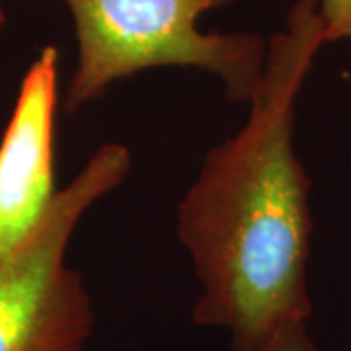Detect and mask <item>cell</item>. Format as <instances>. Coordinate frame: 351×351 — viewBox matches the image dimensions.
<instances>
[{
	"label": "cell",
	"instance_id": "cell-1",
	"mask_svg": "<svg viewBox=\"0 0 351 351\" xmlns=\"http://www.w3.org/2000/svg\"><path fill=\"white\" fill-rule=\"evenodd\" d=\"M322 45L316 0H297L285 32L267 43L248 121L205 154L178 205V237L201 287L193 322L228 332L232 351L256 350L279 328L313 316L311 180L293 131L299 92Z\"/></svg>",
	"mask_w": 351,
	"mask_h": 351
},
{
	"label": "cell",
	"instance_id": "cell-2",
	"mask_svg": "<svg viewBox=\"0 0 351 351\" xmlns=\"http://www.w3.org/2000/svg\"><path fill=\"white\" fill-rule=\"evenodd\" d=\"M73 16L76 69L64 112L100 100L115 80L156 66H195L219 76L226 100L250 104L262 84L267 43L256 34L201 32L205 12L232 0H63Z\"/></svg>",
	"mask_w": 351,
	"mask_h": 351
},
{
	"label": "cell",
	"instance_id": "cell-3",
	"mask_svg": "<svg viewBox=\"0 0 351 351\" xmlns=\"http://www.w3.org/2000/svg\"><path fill=\"white\" fill-rule=\"evenodd\" d=\"M129 170L125 145H101L57 191L39 225L0 262V351H86L94 304L64 254L82 215L119 188Z\"/></svg>",
	"mask_w": 351,
	"mask_h": 351
},
{
	"label": "cell",
	"instance_id": "cell-4",
	"mask_svg": "<svg viewBox=\"0 0 351 351\" xmlns=\"http://www.w3.org/2000/svg\"><path fill=\"white\" fill-rule=\"evenodd\" d=\"M59 51L45 45L24 75L0 141V262L39 225L55 199Z\"/></svg>",
	"mask_w": 351,
	"mask_h": 351
},
{
	"label": "cell",
	"instance_id": "cell-5",
	"mask_svg": "<svg viewBox=\"0 0 351 351\" xmlns=\"http://www.w3.org/2000/svg\"><path fill=\"white\" fill-rule=\"evenodd\" d=\"M326 43L351 41V0H316Z\"/></svg>",
	"mask_w": 351,
	"mask_h": 351
},
{
	"label": "cell",
	"instance_id": "cell-6",
	"mask_svg": "<svg viewBox=\"0 0 351 351\" xmlns=\"http://www.w3.org/2000/svg\"><path fill=\"white\" fill-rule=\"evenodd\" d=\"M252 351H318V346L308 332V322H291Z\"/></svg>",
	"mask_w": 351,
	"mask_h": 351
},
{
	"label": "cell",
	"instance_id": "cell-7",
	"mask_svg": "<svg viewBox=\"0 0 351 351\" xmlns=\"http://www.w3.org/2000/svg\"><path fill=\"white\" fill-rule=\"evenodd\" d=\"M6 24V16H4V10H2V4H0V29Z\"/></svg>",
	"mask_w": 351,
	"mask_h": 351
}]
</instances>
